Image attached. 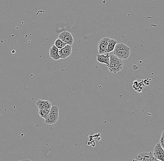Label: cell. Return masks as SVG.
<instances>
[{
	"mask_svg": "<svg viewBox=\"0 0 164 161\" xmlns=\"http://www.w3.org/2000/svg\"><path fill=\"white\" fill-rule=\"evenodd\" d=\"M153 157V153L151 152H142L137 155L133 161H152Z\"/></svg>",
	"mask_w": 164,
	"mask_h": 161,
	"instance_id": "7",
	"label": "cell"
},
{
	"mask_svg": "<svg viewBox=\"0 0 164 161\" xmlns=\"http://www.w3.org/2000/svg\"><path fill=\"white\" fill-rule=\"evenodd\" d=\"M153 155L155 159L160 161H164V150L159 143H157L155 146Z\"/></svg>",
	"mask_w": 164,
	"mask_h": 161,
	"instance_id": "6",
	"label": "cell"
},
{
	"mask_svg": "<svg viewBox=\"0 0 164 161\" xmlns=\"http://www.w3.org/2000/svg\"><path fill=\"white\" fill-rule=\"evenodd\" d=\"M54 45L58 49V50H61V49L63 48L64 46H66L67 44L62 41V40H60L59 38H57V39L55 40V42L54 44Z\"/></svg>",
	"mask_w": 164,
	"mask_h": 161,
	"instance_id": "13",
	"label": "cell"
},
{
	"mask_svg": "<svg viewBox=\"0 0 164 161\" xmlns=\"http://www.w3.org/2000/svg\"><path fill=\"white\" fill-rule=\"evenodd\" d=\"M20 161H32L31 160H30V159H23V160H21Z\"/></svg>",
	"mask_w": 164,
	"mask_h": 161,
	"instance_id": "16",
	"label": "cell"
},
{
	"mask_svg": "<svg viewBox=\"0 0 164 161\" xmlns=\"http://www.w3.org/2000/svg\"><path fill=\"white\" fill-rule=\"evenodd\" d=\"M59 118V109L57 106L54 105L50 109V112L45 119V123L48 125H53L57 122Z\"/></svg>",
	"mask_w": 164,
	"mask_h": 161,
	"instance_id": "3",
	"label": "cell"
},
{
	"mask_svg": "<svg viewBox=\"0 0 164 161\" xmlns=\"http://www.w3.org/2000/svg\"><path fill=\"white\" fill-rule=\"evenodd\" d=\"M109 39L110 38L109 37H104L98 42L97 48L99 54L106 53Z\"/></svg>",
	"mask_w": 164,
	"mask_h": 161,
	"instance_id": "5",
	"label": "cell"
},
{
	"mask_svg": "<svg viewBox=\"0 0 164 161\" xmlns=\"http://www.w3.org/2000/svg\"><path fill=\"white\" fill-rule=\"evenodd\" d=\"M164 131L162 132V134H161V137H160V140H159V144L161 145V147L164 149Z\"/></svg>",
	"mask_w": 164,
	"mask_h": 161,
	"instance_id": "15",
	"label": "cell"
},
{
	"mask_svg": "<svg viewBox=\"0 0 164 161\" xmlns=\"http://www.w3.org/2000/svg\"><path fill=\"white\" fill-rule=\"evenodd\" d=\"M50 109H41V110H39L38 114L41 117L45 119L47 118L50 112Z\"/></svg>",
	"mask_w": 164,
	"mask_h": 161,
	"instance_id": "14",
	"label": "cell"
},
{
	"mask_svg": "<svg viewBox=\"0 0 164 161\" xmlns=\"http://www.w3.org/2000/svg\"></svg>",
	"mask_w": 164,
	"mask_h": 161,
	"instance_id": "17",
	"label": "cell"
},
{
	"mask_svg": "<svg viewBox=\"0 0 164 161\" xmlns=\"http://www.w3.org/2000/svg\"><path fill=\"white\" fill-rule=\"evenodd\" d=\"M117 43L116 40L114 39H109V42H108V48H107V53H110L113 51Z\"/></svg>",
	"mask_w": 164,
	"mask_h": 161,
	"instance_id": "12",
	"label": "cell"
},
{
	"mask_svg": "<svg viewBox=\"0 0 164 161\" xmlns=\"http://www.w3.org/2000/svg\"><path fill=\"white\" fill-rule=\"evenodd\" d=\"M36 105L39 110L41 109H51V103L48 100H39L36 102Z\"/></svg>",
	"mask_w": 164,
	"mask_h": 161,
	"instance_id": "9",
	"label": "cell"
},
{
	"mask_svg": "<svg viewBox=\"0 0 164 161\" xmlns=\"http://www.w3.org/2000/svg\"><path fill=\"white\" fill-rule=\"evenodd\" d=\"M110 62L108 68L111 72L117 73L122 70L124 65L123 60L119 59L113 53L109 54Z\"/></svg>",
	"mask_w": 164,
	"mask_h": 161,
	"instance_id": "2",
	"label": "cell"
},
{
	"mask_svg": "<svg viewBox=\"0 0 164 161\" xmlns=\"http://www.w3.org/2000/svg\"><path fill=\"white\" fill-rule=\"evenodd\" d=\"M72 53V45H66L61 50H58L60 59H65L70 56Z\"/></svg>",
	"mask_w": 164,
	"mask_h": 161,
	"instance_id": "8",
	"label": "cell"
},
{
	"mask_svg": "<svg viewBox=\"0 0 164 161\" xmlns=\"http://www.w3.org/2000/svg\"><path fill=\"white\" fill-rule=\"evenodd\" d=\"M96 60L101 63L106 64L108 67L110 62V55L109 53H105L103 54H98L96 56Z\"/></svg>",
	"mask_w": 164,
	"mask_h": 161,
	"instance_id": "10",
	"label": "cell"
},
{
	"mask_svg": "<svg viewBox=\"0 0 164 161\" xmlns=\"http://www.w3.org/2000/svg\"><path fill=\"white\" fill-rule=\"evenodd\" d=\"M113 52V54L119 59L126 60L130 56L131 49L124 43H117Z\"/></svg>",
	"mask_w": 164,
	"mask_h": 161,
	"instance_id": "1",
	"label": "cell"
},
{
	"mask_svg": "<svg viewBox=\"0 0 164 161\" xmlns=\"http://www.w3.org/2000/svg\"><path fill=\"white\" fill-rule=\"evenodd\" d=\"M49 54L50 57L55 61H57L60 59V56L58 54V49L54 45H52L50 47Z\"/></svg>",
	"mask_w": 164,
	"mask_h": 161,
	"instance_id": "11",
	"label": "cell"
},
{
	"mask_svg": "<svg viewBox=\"0 0 164 161\" xmlns=\"http://www.w3.org/2000/svg\"><path fill=\"white\" fill-rule=\"evenodd\" d=\"M58 38L65 42L67 45H72L73 43L74 39L70 32L64 31L59 34Z\"/></svg>",
	"mask_w": 164,
	"mask_h": 161,
	"instance_id": "4",
	"label": "cell"
}]
</instances>
